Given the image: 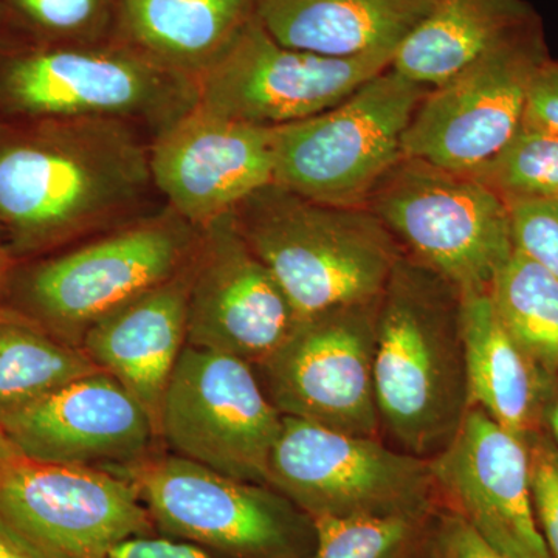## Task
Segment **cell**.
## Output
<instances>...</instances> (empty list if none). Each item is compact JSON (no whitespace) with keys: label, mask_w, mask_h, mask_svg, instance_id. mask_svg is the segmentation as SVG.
I'll return each mask as SVG.
<instances>
[{"label":"cell","mask_w":558,"mask_h":558,"mask_svg":"<svg viewBox=\"0 0 558 558\" xmlns=\"http://www.w3.org/2000/svg\"><path fill=\"white\" fill-rule=\"evenodd\" d=\"M542 428L558 446V369L550 374L548 391L543 403Z\"/></svg>","instance_id":"obj_35"},{"label":"cell","mask_w":558,"mask_h":558,"mask_svg":"<svg viewBox=\"0 0 558 558\" xmlns=\"http://www.w3.org/2000/svg\"><path fill=\"white\" fill-rule=\"evenodd\" d=\"M433 537H435V535H433ZM422 558H433V543H432V546H429L427 554H425V556Z\"/></svg>","instance_id":"obj_40"},{"label":"cell","mask_w":558,"mask_h":558,"mask_svg":"<svg viewBox=\"0 0 558 558\" xmlns=\"http://www.w3.org/2000/svg\"><path fill=\"white\" fill-rule=\"evenodd\" d=\"M526 446L535 520L550 556L558 558V446L543 428Z\"/></svg>","instance_id":"obj_29"},{"label":"cell","mask_w":558,"mask_h":558,"mask_svg":"<svg viewBox=\"0 0 558 558\" xmlns=\"http://www.w3.org/2000/svg\"><path fill=\"white\" fill-rule=\"evenodd\" d=\"M472 175L506 202L558 201V135L523 121L508 145Z\"/></svg>","instance_id":"obj_27"},{"label":"cell","mask_w":558,"mask_h":558,"mask_svg":"<svg viewBox=\"0 0 558 558\" xmlns=\"http://www.w3.org/2000/svg\"><path fill=\"white\" fill-rule=\"evenodd\" d=\"M0 134V220L36 250L142 218L156 190L149 146L121 120H36Z\"/></svg>","instance_id":"obj_1"},{"label":"cell","mask_w":558,"mask_h":558,"mask_svg":"<svg viewBox=\"0 0 558 558\" xmlns=\"http://www.w3.org/2000/svg\"><path fill=\"white\" fill-rule=\"evenodd\" d=\"M277 128L255 126L196 108L154 135L150 174L183 219L207 226L274 182Z\"/></svg>","instance_id":"obj_16"},{"label":"cell","mask_w":558,"mask_h":558,"mask_svg":"<svg viewBox=\"0 0 558 558\" xmlns=\"http://www.w3.org/2000/svg\"><path fill=\"white\" fill-rule=\"evenodd\" d=\"M461 290L403 252L381 292L374 387L380 435L422 459L440 453L472 409Z\"/></svg>","instance_id":"obj_2"},{"label":"cell","mask_w":558,"mask_h":558,"mask_svg":"<svg viewBox=\"0 0 558 558\" xmlns=\"http://www.w3.org/2000/svg\"><path fill=\"white\" fill-rule=\"evenodd\" d=\"M365 207L403 252L461 292L490 288L513 250L506 201L470 174L405 159L371 193Z\"/></svg>","instance_id":"obj_8"},{"label":"cell","mask_w":558,"mask_h":558,"mask_svg":"<svg viewBox=\"0 0 558 558\" xmlns=\"http://www.w3.org/2000/svg\"><path fill=\"white\" fill-rule=\"evenodd\" d=\"M0 98L33 120H121L156 135L196 108L199 84L130 44H69L11 60L0 73Z\"/></svg>","instance_id":"obj_4"},{"label":"cell","mask_w":558,"mask_h":558,"mask_svg":"<svg viewBox=\"0 0 558 558\" xmlns=\"http://www.w3.org/2000/svg\"><path fill=\"white\" fill-rule=\"evenodd\" d=\"M126 44L199 80L256 14V0H119Z\"/></svg>","instance_id":"obj_22"},{"label":"cell","mask_w":558,"mask_h":558,"mask_svg":"<svg viewBox=\"0 0 558 558\" xmlns=\"http://www.w3.org/2000/svg\"><path fill=\"white\" fill-rule=\"evenodd\" d=\"M444 508V506H442ZM391 515L319 517L311 558H422L440 509Z\"/></svg>","instance_id":"obj_26"},{"label":"cell","mask_w":558,"mask_h":558,"mask_svg":"<svg viewBox=\"0 0 558 558\" xmlns=\"http://www.w3.org/2000/svg\"><path fill=\"white\" fill-rule=\"evenodd\" d=\"M101 371L80 347L51 336L25 315L0 322V417Z\"/></svg>","instance_id":"obj_24"},{"label":"cell","mask_w":558,"mask_h":558,"mask_svg":"<svg viewBox=\"0 0 558 558\" xmlns=\"http://www.w3.org/2000/svg\"><path fill=\"white\" fill-rule=\"evenodd\" d=\"M10 258L2 248H0V300H2L3 289H5L7 277H9ZM2 310V306H0Z\"/></svg>","instance_id":"obj_37"},{"label":"cell","mask_w":558,"mask_h":558,"mask_svg":"<svg viewBox=\"0 0 558 558\" xmlns=\"http://www.w3.org/2000/svg\"><path fill=\"white\" fill-rule=\"evenodd\" d=\"M296 319L277 278L242 236L233 211L202 227L186 344L256 366L284 341Z\"/></svg>","instance_id":"obj_15"},{"label":"cell","mask_w":558,"mask_h":558,"mask_svg":"<svg viewBox=\"0 0 558 558\" xmlns=\"http://www.w3.org/2000/svg\"><path fill=\"white\" fill-rule=\"evenodd\" d=\"M282 417L255 366L186 344L161 400L159 436L179 457L234 480L269 484Z\"/></svg>","instance_id":"obj_11"},{"label":"cell","mask_w":558,"mask_h":558,"mask_svg":"<svg viewBox=\"0 0 558 558\" xmlns=\"http://www.w3.org/2000/svg\"><path fill=\"white\" fill-rule=\"evenodd\" d=\"M194 263L196 255L174 277L98 319L80 341L98 368L145 405L157 428L168 381L186 347Z\"/></svg>","instance_id":"obj_19"},{"label":"cell","mask_w":558,"mask_h":558,"mask_svg":"<svg viewBox=\"0 0 558 558\" xmlns=\"http://www.w3.org/2000/svg\"><path fill=\"white\" fill-rule=\"evenodd\" d=\"M546 60L542 20L499 40L422 98L403 134V157L475 174L520 130L529 87Z\"/></svg>","instance_id":"obj_10"},{"label":"cell","mask_w":558,"mask_h":558,"mask_svg":"<svg viewBox=\"0 0 558 558\" xmlns=\"http://www.w3.org/2000/svg\"><path fill=\"white\" fill-rule=\"evenodd\" d=\"M470 405L526 442L542 429L550 374L513 339L488 289L461 292Z\"/></svg>","instance_id":"obj_20"},{"label":"cell","mask_w":558,"mask_h":558,"mask_svg":"<svg viewBox=\"0 0 558 558\" xmlns=\"http://www.w3.org/2000/svg\"><path fill=\"white\" fill-rule=\"evenodd\" d=\"M22 457L20 450L16 449L9 435H7L5 429L0 425V464L3 462H9L11 459H16Z\"/></svg>","instance_id":"obj_36"},{"label":"cell","mask_w":558,"mask_h":558,"mask_svg":"<svg viewBox=\"0 0 558 558\" xmlns=\"http://www.w3.org/2000/svg\"><path fill=\"white\" fill-rule=\"evenodd\" d=\"M524 123L558 135V61L539 65L529 87Z\"/></svg>","instance_id":"obj_32"},{"label":"cell","mask_w":558,"mask_h":558,"mask_svg":"<svg viewBox=\"0 0 558 558\" xmlns=\"http://www.w3.org/2000/svg\"><path fill=\"white\" fill-rule=\"evenodd\" d=\"M513 247L558 278V201H512Z\"/></svg>","instance_id":"obj_30"},{"label":"cell","mask_w":558,"mask_h":558,"mask_svg":"<svg viewBox=\"0 0 558 558\" xmlns=\"http://www.w3.org/2000/svg\"><path fill=\"white\" fill-rule=\"evenodd\" d=\"M379 301L296 319L284 341L255 366L282 416L349 435L380 436L374 387Z\"/></svg>","instance_id":"obj_12"},{"label":"cell","mask_w":558,"mask_h":558,"mask_svg":"<svg viewBox=\"0 0 558 558\" xmlns=\"http://www.w3.org/2000/svg\"><path fill=\"white\" fill-rule=\"evenodd\" d=\"M233 215L299 318L379 299L403 253L368 208L307 199L274 182Z\"/></svg>","instance_id":"obj_3"},{"label":"cell","mask_w":558,"mask_h":558,"mask_svg":"<svg viewBox=\"0 0 558 558\" xmlns=\"http://www.w3.org/2000/svg\"><path fill=\"white\" fill-rule=\"evenodd\" d=\"M269 486L312 517L391 515L442 508L428 459L380 436L282 417Z\"/></svg>","instance_id":"obj_9"},{"label":"cell","mask_w":558,"mask_h":558,"mask_svg":"<svg viewBox=\"0 0 558 558\" xmlns=\"http://www.w3.org/2000/svg\"><path fill=\"white\" fill-rule=\"evenodd\" d=\"M444 508L506 558H553L532 506L527 446L472 407L457 436L428 459Z\"/></svg>","instance_id":"obj_17"},{"label":"cell","mask_w":558,"mask_h":558,"mask_svg":"<svg viewBox=\"0 0 558 558\" xmlns=\"http://www.w3.org/2000/svg\"><path fill=\"white\" fill-rule=\"evenodd\" d=\"M537 20L526 0H438L400 44L391 69L432 89Z\"/></svg>","instance_id":"obj_23"},{"label":"cell","mask_w":558,"mask_h":558,"mask_svg":"<svg viewBox=\"0 0 558 558\" xmlns=\"http://www.w3.org/2000/svg\"><path fill=\"white\" fill-rule=\"evenodd\" d=\"M40 31L69 44H95L108 27L119 0H14Z\"/></svg>","instance_id":"obj_28"},{"label":"cell","mask_w":558,"mask_h":558,"mask_svg":"<svg viewBox=\"0 0 558 558\" xmlns=\"http://www.w3.org/2000/svg\"><path fill=\"white\" fill-rule=\"evenodd\" d=\"M10 311L0 310V322H3L7 317H9Z\"/></svg>","instance_id":"obj_39"},{"label":"cell","mask_w":558,"mask_h":558,"mask_svg":"<svg viewBox=\"0 0 558 558\" xmlns=\"http://www.w3.org/2000/svg\"><path fill=\"white\" fill-rule=\"evenodd\" d=\"M0 558H44L0 515Z\"/></svg>","instance_id":"obj_34"},{"label":"cell","mask_w":558,"mask_h":558,"mask_svg":"<svg viewBox=\"0 0 558 558\" xmlns=\"http://www.w3.org/2000/svg\"><path fill=\"white\" fill-rule=\"evenodd\" d=\"M137 487L154 526L230 558H311V515L269 484L222 475L199 462L150 457L119 473Z\"/></svg>","instance_id":"obj_6"},{"label":"cell","mask_w":558,"mask_h":558,"mask_svg":"<svg viewBox=\"0 0 558 558\" xmlns=\"http://www.w3.org/2000/svg\"><path fill=\"white\" fill-rule=\"evenodd\" d=\"M435 546L446 558H506L470 527L468 521L447 508L440 509Z\"/></svg>","instance_id":"obj_31"},{"label":"cell","mask_w":558,"mask_h":558,"mask_svg":"<svg viewBox=\"0 0 558 558\" xmlns=\"http://www.w3.org/2000/svg\"><path fill=\"white\" fill-rule=\"evenodd\" d=\"M438 0H256V17L282 46L348 58L398 50Z\"/></svg>","instance_id":"obj_21"},{"label":"cell","mask_w":558,"mask_h":558,"mask_svg":"<svg viewBox=\"0 0 558 558\" xmlns=\"http://www.w3.org/2000/svg\"><path fill=\"white\" fill-rule=\"evenodd\" d=\"M24 458L120 473L150 457L159 428L140 400L105 371L0 417Z\"/></svg>","instance_id":"obj_18"},{"label":"cell","mask_w":558,"mask_h":558,"mask_svg":"<svg viewBox=\"0 0 558 558\" xmlns=\"http://www.w3.org/2000/svg\"><path fill=\"white\" fill-rule=\"evenodd\" d=\"M0 515L44 558H109L121 543L156 534L132 481L24 457L0 464Z\"/></svg>","instance_id":"obj_14"},{"label":"cell","mask_w":558,"mask_h":558,"mask_svg":"<svg viewBox=\"0 0 558 558\" xmlns=\"http://www.w3.org/2000/svg\"><path fill=\"white\" fill-rule=\"evenodd\" d=\"M395 54V49H384L336 58L290 49L255 14L197 80V105L255 126H286L347 100L366 81L391 68Z\"/></svg>","instance_id":"obj_13"},{"label":"cell","mask_w":558,"mask_h":558,"mask_svg":"<svg viewBox=\"0 0 558 558\" xmlns=\"http://www.w3.org/2000/svg\"><path fill=\"white\" fill-rule=\"evenodd\" d=\"M492 301L513 339L538 365L558 369V278L513 250L495 275Z\"/></svg>","instance_id":"obj_25"},{"label":"cell","mask_w":558,"mask_h":558,"mask_svg":"<svg viewBox=\"0 0 558 558\" xmlns=\"http://www.w3.org/2000/svg\"><path fill=\"white\" fill-rule=\"evenodd\" d=\"M199 241V227L170 207L105 231L27 271L22 281L25 317L80 347L98 319L179 274Z\"/></svg>","instance_id":"obj_5"},{"label":"cell","mask_w":558,"mask_h":558,"mask_svg":"<svg viewBox=\"0 0 558 558\" xmlns=\"http://www.w3.org/2000/svg\"><path fill=\"white\" fill-rule=\"evenodd\" d=\"M109 558H215L207 550L171 538L138 537L121 543Z\"/></svg>","instance_id":"obj_33"},{"label":"cell","mask_w":558,"mask_h":558,"mask_svg":"<svg viewBox=\"0 0 558 558\" xmlns=\"http://www.w3.org/2000/svg\"><path fill=\"white\" fill-rule=\"evenodd\" d=\"M428 90L389 68L333 108L277 128L274 183L307 199L365 207L403 159V134Z\"/></svg>","instance_id":"obj_7"},{"label":"cell","mask_w":558,"mask_h":558,"mask_svg":"<svg viewBox=\"0 0 558 558\" xmlns=\"http://www.w3.org/2000/svg\"><path fill=\"white\" fill-rule=\"evenodd\" d=\"M433 558H446L444 556H440L439 550L436 549L435 537H433Z\"/></svg>","instance_id":"obj_38"}]
</instances>
